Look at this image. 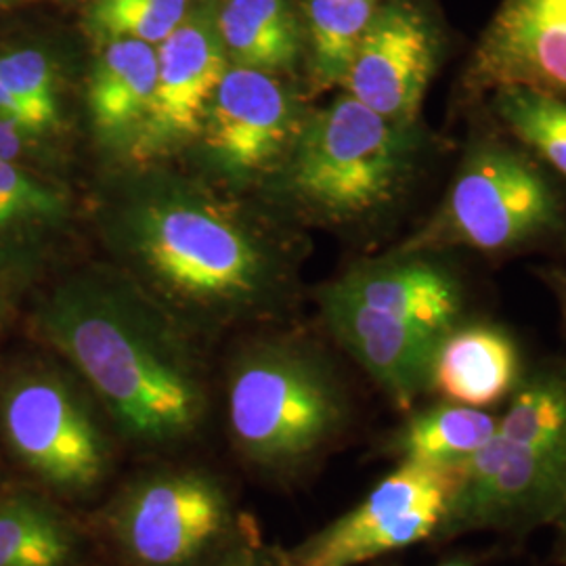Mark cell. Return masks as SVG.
I'll return each mask as SVG.
<instances>
[{
    "label": "cell",
    "mask_w": 566,
    "mask_h": 566,
    "mask_svg": "<svg viewBox=\"0 0 566 566\" xmlns=\"http://www.w3.org/2000/svg\"><path fill=\"white\" fill-rule=\"evenodd\" d=\"M0 430L11 453L46 485L82 493L107 468L99 426L57 374L28 369L0 388Z\"/></svg>",
    "instance_id": "8"
},
{
    "label": "cell",
    "mask_w": 566,
    "mask_h": 566,
    "mask_svg": "<svg viewBox=\"0 0 566 566\" xmlns=\"http://www.w3.org/2000/svg\"><path fill=\"white\" fill-rule=\"evenodd\" d=\"M549 525H556L558 528L566 531V479L565 483H563V489H560V495L556 500L554 512L549 516Z\"/></svg>",
    "instance_id": "28"
},
{
    "label": "cell",
    "mask_w": 566,
    "mask_h": 566,
    "mask_svg": "<svg viewBox=\"0 0 566 566\" xmlns=\"http://www.w3.org/2000/svg\"><path fill=\"white\" fill-rule=\"evenodd\" d=\"M0 86L32 105L53 130H60V72L41 49H13L0 55Z\"/></svg>",
    "instance_id": "25"
},
{
    "label": "cell",
    "mask_w": 566,
    "mask_h": 566,
    "mask_svg": "<svg viewBox=\"0 0 566 566\" xmlns=\"http://www.w3.org/2000/svg\"><path fill=\"white\" fill-rule=\"evenodd\" d=\"M344 418L343 390L311 350L261 346L250 350L231 376V432L259 464L303 462L340 432Z\"/></svg>",
    "instance_id": "6"
},
{
    "label": "cell",
    "mask_w": 566,
    "mask_h": 566,
    "mask_svg": "<svg viewBox=\"0 0 566 566\" xmlns=\"http://www.w3.org/2000/svg\"><path fill=\"white\" fill-rule=\"evenodd\" d=\"M565 479L566 365L547 364L523 376L493 439L465 462L439 537L549 525Z\"/></svg>",
    "instance_id": "3"
},
{
    "label": "cell",
    "mask_w": 566,
    "mask_h": 566,
    "mask_svg": "<svg viewBox=\"0 0 566 566\" xmlns=\"http://www.w3.org/2000/svg\"><path fill=\"white\" fill-rule=\"evenodd\" d=\"M441 566H470L465 560H449V563H446V565Z\"/></svg>",
    "instance_id": "29"
},
{
    "label": "cell",
    "mask_w": 566,
    "mask_h": 566,
    "mask_svg": "<svg viewBox=\"0 0 566 566\" xmlns=\"http://www.w3.org/2000/svg\"><path fill=\"white\" fill-rule=\"evenodd\" d=\"M441 46V32L420 4L411 0L378 2L344 91L386 120L420 124Z\"/></svg>",
    "instance_id": "10"
},
{
    "label": "cell",
    "mask_w": 566,
    "mask_h": 566,
    "mask_svg": "<svg viewBox=\"0 0 566 566\" xmlns=\"http://www.w3.org/2000/svg\"><path fill=\"white\" fill-rule=\"evenodd\" d=\"M107 210L109 242L124 261L179 303L245 306L282 275L273 243L193 182L154 175L124 189Z\"/></svg>",
    "instance_id": "2"
},
{
    "label": "cell",
    "mask_w": 566,
    "mask_h": 566,
    "mask_svg": "<svg viewBox=\"0 0 566 566\" xmlns=\"http://www.w3.org/2000/svg\"><path fill=\"white\" fill-rule=\"evenodd\" d=\"M221 489L196 472L158 476L137 486L118 514L124 549L145 566L193 560L223 528Z\"/></svg>",
    "instance_id": "13"
},
{
    "label": "cell",
    "mask_w": 566,
    "mask_h": 566,
    "mask_svg": "<svg viewBox=\"0 0 566 566\" xmlns=\"http://www.w3.org/2000/svg\"><path fill=\"white\" fill-rule=\"evenodd\" d=\"M9 2H13V0H0V4H9Z\"/></svg>",
    "instance_id": "30"
},
{
    "label": "cell",
    "mask_w": 566,
    "mask_h": 566,
    "mask_svg": "<svg viewBox=\"0 0 566 566\" xmlns=\"http://www.w3.org/2000/svg\"><path fill=\"white\" fill-rule=\"evenodd\" d=\"M441 254L397 252L395 256L359 264L332 283L353 301L388 313L443 340L464 322V283Z\"/></svg>",
    "instance_id": "15"
},
{
    "label": "cell",
    "mask_w": 566,
    "mask_h": 566,
    "mask_svg": "<svg viewBox=\"0 0 566 566\" xmlns=\"http://www.w3.org/2000/svg\"><path fill=\"white\" fill-rule=\"evenodd\" d=\"M502 133L566 181V97L525 86H504L489 97Z\"/></svg>",
    "instance_id": "21"
},
{
    "label": "cell",
    "mask_w": 566,
    "mask_h": 566,
    "mask_svg": "<svg viewBox=\"0 0 566 566\" xmlns=\"http://www.w3.org/2000/svg\"><path fill=\"white\" fill-rule=\"evenodd\" d=\"M72 533L60 514L28 493L0 500V566H67Z\"/></svg>",
    "instance_id": "22"
},
{
    "label": "cell",
    "mask_w": 566,
    "mask_h": 566,
    "mask_svg": "<svg viewBox=\"0 0 566 566\" xmlns=\"http://www.w3.org/2000/svg\"><path fill=\"white\" fill-rule=\"evenodd\" d=\"M378 0H304V44L315 91L343 86Z\"/></svg>",
    "instance_id": "20"
},
{
    "label": "cell",
    "mask_w": 566,
    "mask_h": 566,
    "mask_svg": "<svg viewBox=\"0 0 566 566\" xmlns=\"http://www.w3.org/2000/svg\"><path fill=\"white\" fill-rule=\"evenodd\" d=\"M42 139L11 122L0 120V158L9 163L41 158ZM23 166V164H21Z\"/></svg>",
    "instance_id": "26"
},
{
    "label": "cell",
    "mask_w": 566,
    "mask_h": 566,
    "mask_svg": "<svg viewBox=\"0 0 566 566\" xmlns=\"http://www.w3.org/2000/svg\"><path fill=\"white\" fill-rule=\"evenodd\" d=\"M495 428L497 418L485 409L441 401L409 418L395 449L403 462L462 465L493 439Z\"/></svg>",
    "instance_id": "19"
},
{
    "label": "cell",
    "mask_w": 566,
    "mask_h": 566,
    "mask_svg": "<svg viewBox=\"0 0 566 566\" xmlns=\"http://www.w3.org/2000/svg\"><path fill=\"white\" fill-rule=\"evenodd\" d=\"M422 154L420 124L386 120L344 93L306 116L277 170L280 193L313 221L359 223L399 202Z\"/></svg>",
    "instance_id": "4"
},
{
    "label": "cell",
    "mask_w": 566,
    "mask_h": 566,
    "mask_svg": "<svg viewBox=\"0 0 566 566\" xmlns=\"http://www.w3.org/2000/svg\"><path fill=\"white\" fill-rule=\"evenodd\" d=\"M158 84L154 109L135 158H156L200 137L210 99L231 61L217 23V11L196 9L156 46Z\"/></svg>",
    "instance_id": "12"
},
{
    "label": "cell",
    "mask_w": 566,
    "mask_h": 566,
    "mask_svg": "<svg viewBox=\"0 0 566 566\" xmlns=\"http://www.w3.org/2000/svg\"><path fill=\"white\" fill-rule=\"evenodd\" d=\"M217 23L231 65L277 76L303 60V21L290 0H224Z\"/></svg>",
    "instance_id": "18"
},
{
    "label": "cell",
    "mask_w": 566,
    "mask_h": 566,
    "mask_svg": "<svg viewBox=\"0 0 566 566\" xmlns=\"http://www.w3.org/2000/svg\"><path fill=\"white\" fill-rule=\"evenodd\" d=\"M566 233L552 172L506 133L472 139L443 200L397 252L516 254Z\"/></svg>",
    "instance_id": "5"
},
{
    "label": "cell",
    "mask_w": 566,
    "mask_h": 566,
    "mask_svg": "<svg viewBox=\"0 0 566 566\" xmlns=\"http://www.w3.org/2000/svg\"><path fill=\"white\" fill-rule=\"evenodd\" d=\"M158 51L142 41L102 44L86 86V107L99 142L135 154L154 109Z\"/></svg>",
    "instance_id": "17"
},
{
    "label": "cell",
    "mask_w": 566,
    "mask_h": 566,
    "mask_svg": "<svg viewBox=\"0 0 566 566\" xmlns=\"http://www.w3.org/2000/svg\"><path fill=\"white\" fill-rule=\"evenodd\" d=\"M189 13V0H93L84 25L97 41L158 46Z\"/></svg>",
    "instance_id": "24"
},
{
    "label": "cell",
    "mask_w": 566,
    "mask_h": 566,
    "mask_svg": "<svg viewBox=\"0 0 566 566\" xmlns=\"http://www.w3.org/2000/svg\"><path fill=\"white\" fill-rule=\"evenodd\" d=\"M504 86L566 97V0H502L462 74L465 99Z\"/></svg>",
    "instance_id": "11"
},
{
    "label": "cell",
    "mask_w": 566,
    "mask_h": 566,
    "mask_svg": "<svg viewBox=\"0 0 566 566\" xmlns=\"http://www.w3.org/2000/svg\"><path fill=\"white\" fill-rule=\"evenodd\" d=\"M523 376L521 348L507 329L464 319L437 346L428 392L449 403L485 409L507 399Z\"/></svg>",
    "instance_id": "16"
},
{
    "label": "cell",
    "mask_w": 566,
    "mask_h": 566,
    "mask_svg": "<svg viewBox=\"0 0 566 566\" xmlns=\"http://www.w3.org/2000/svg\"><path fill=\"white\" fill-rule=\"evenodd\" d=\"M70 200L53 182L0 158V242L28 243L60 231Z\"/></svg>",
    "instance_id": "23"
},
{
    "label": "cell",
    "mask_w": 566,
    "mask_h": 566,
    "mask_svg": "<svg viewBox=\"0 0 566 566\" xmlns=\"http://www.w3.org/2000/svg\"><path fill=\"white\" fill-rule=\"evenodd\" d=\"M539 277L546 282L547 287L554 294V298L558 301L566 324V269H563V266H546V269H539Z\"/></svg>",
    "instance_id": "27"
},
{
    "label": "cell",
    "mask_w": 566,
    "mask_h": 566,
    "mask_svg": "<svg viewBox=\"0 0 566 566\" xmlns=\"http://www.w3.org/2000/svg\"><path fill=\"white\" fill-rule=\"evenodd\" d=\"M464 464L401 462L361 504L292 549L283 566H359L437 535Z\"/></svg>",
    "instance_id": "7"
},
{
    "label": "cell",
    "mask_w": 566,
    "mask_h": 566,
    "mask_svg": "<svg viewBox=\"0 0 566 566\" xmlns=\"http://www.w3.org/2000/svg\"><path fill=\"white\" fill-rule=\"evenodd\" d=\"M563 560H565V565H566V547H565V552H563Z\"/></svg>",
    "instance_id": "31"
},
{
    "label": "cell",
    "mask_w": 566,
    "mask_h": 566,
    "mask_svg": "<svg viewBox=\"0 0 566 566\" xmlns=\"http://www.w3.org/2000/svg\"><path fill=\"white\" fill-rule=\"evenodd\" d=\"M306 116L280 78L231 65L203 116V156L231 181L275 172L292 151Z\"/></svg>",
    "instance_id": "9"
},
{
    "label": "cell",
    "mask_w": 566,
    "mask_h": 566,
    "mask_svg": "<svg viewBox=\"0 0 566 566\" xmlns=\"http://www.w3.org/2000/svg\"><path fill=\"white\" fill-rule=\"evenodd\" d=\"M41 332L93 386L122 432L172 443L202 418V386L181 338L126 283L74 277L42 304Z\"/></svg>",
    "instance_id": "1"
},
{
    "label": "cell",
    "mask_w": 566,
    "mask_h": 566,
    "mask_svg": "<svg viewBox=\"0 0 566 566\" xmlns=\"http://www.w3.org/2000/svg\"><path fill=\"white\" fill-rule=\"evenodd\" d=\"M319 301L329 332L392 403L409 409L420 395L428 392L430 365L441 340L353 301L332 283L324 287Z\"/></svg>",
    "instance_id": "14"
}]
</instances>
